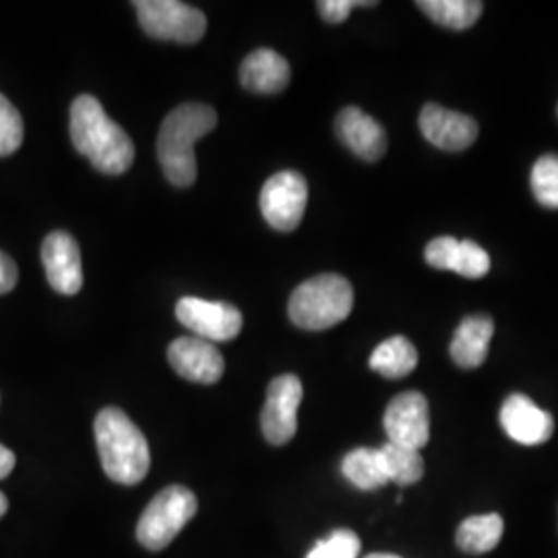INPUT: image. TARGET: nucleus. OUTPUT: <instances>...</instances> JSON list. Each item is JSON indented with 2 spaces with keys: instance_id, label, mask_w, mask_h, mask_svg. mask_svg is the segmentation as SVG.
<instances>
[{
  "instance_id": "7c9ffc66",
  "label": "nucleus",
  "mask_w": 558,
  "mask_h": 558,
  "mask_svg": "<svg viewBox=\"0 0 558 558\" xmlns=\"http://www.w3.org/2000/svg\"><path fill=\"white\" fill-rule=\"evenodd\" d=\"M7 511H9V499L0 493V518H2Z\"/></svg>"
},
{
  "instance_id": "393cba45",
  "label": "nucleus",
  "mask_w": 558,
  "mask_h": 558,
  "mask_svg": "<svg viewBox=\"0 0 558 558\" xmlns=\"http://www.w3.org/2000/svg\"><path fill=\"white\" fill-rule=\"evenodd\" d=\"M360 538L352 530H336L319 539L306 558H359Z\"/></svg>"
},
{
  "instance_id": "c756f323",
  "label": "nucleus",
  "mask_w": 558,
  "mask_h": 558,
  "mask_svg": "<svg viewBox=\"0 0 558 558\" xmlns=\"http://www.w3.org/2000/svg\"><path fill=\"white\" fill-rule=\"evenodd\" d=\"M15 468V453L0 445V480L7 478Z\"/></svg>"
},
{
  "instance_id": "f03ea898",
  "label": "nucleus",
  "mask_w": 558,
  "mask_h": 558,
  "mask_svg": "<svg viewBox=\"0 0 558 558\" xmlns=\"http://www.w3.org/2000/svg\"><path fill=\"white\" fill-rule=\"evenodd\" d=\"M216 124V110L199 101L182 104L163 119L158 135V160L166 179L174 186L186 189L197 180L195 143L211 133Z\"/></svg>"
},
{
  "instance_id": "2eb2a0df",
  "label": "nucleus",
  "mask_w": 558,
  "mask_h": 558,
  "mask_svg": "<svg viewBox=\"0 0 558 558\" xmlns=\"http://www.w3.org/2000/svg\"><path fill=\"white\" fill-rule=\"evenodd\" d=\"M336 133L339 141L360 160L379 161L387 151L385 129L356 106H348L339 112Z\"/></svg>"
},
{
  "instance_id": "aec40b11",
  "label": "nucleus",
  "mask_w": 558,
  "mask_h": 558,
  "mask_svg": "<svg viewBox=\"0 0 558 558\" xmlns=\"http://www.w3.org/2000/svg\"><path fill=\"white\" fill-rule=\"evenodd\" d=\"M341 474L360 490H377L389 482L380 449L368 447L350 451L341 461Z\"/></svg>"
},
{
  "instance_id": "412c9836",
  "label": "nucleus",
  "mask_w": 558,
  "mask_h": 558,
  "mask_svg": "<svg viewBox=\"0 0 558 558\" xmlns=\"http://www.w3.org/2000/svg\"><path fill=\"white\" fill-rule=\"evenodd\" d=\"M424 15L449 29H468L480 20L484 4L480 0H420Z\"/></svg>"
},
{
  "instance_id": "dca6fc26",
  "label": "nucleus",
  "mask_w": 558,
  "mask_h": 558,
  "mask_svg": "<svg viewBox=\"0 0 558 558\" xmlns=\"http://www.w3.org/2000/svg\"><path fill=\"white\" fill-rule=\"evenodd\" d=\"M290 77L288 60L269 48L251 52L240 66V83L255 94H279L288 87Z\"/></svg>"
},
{
  "instance_id": "20e7f679",
  "label": "nucleus",
  "mask_w": 558,
  "mask_h": 558,
  "mask_svg": "<svg viewBox=\"0 0 558 558\" xmlns=\"http://www.w3.org/2000/svg\"><path fill=\"white\" fill-rule=\"evenodd\" d=\"M354 306V288L338 274H323L300 283L288 313L292 323L306 331H323L348 319Z\"/></svg>"
},
{
  "instance_id": "7ed1b4c3",
  "label": "nucleus",
  "mask_w": 558,
  "mask_h": 558,
  "mask_svg": "<svg viewBox=\"0 0 558 558\" xmlns=\"http://www.w3.org/2000/svg\"><path fill=\"white\" fill-rule=\"evenodd\" d=\"M94 428L106 476L124 486L140 484L149 472L151 456L137 424L119 408H104Z\"/></svg>"
},
{
  "instance_id": "a211bd4d",
  "label": "nucleus",
  "mask_w": 558,
  "mask_h": 558,
  "mask_svg": "<svg viewBox=\"0 0 558 558\" xmlns=\"http://www.w3.org/2000/svg\"><path fill=\"white\" fill-rule=\"evenodd\" d=\"M368 364L385 379H403L418 366V350L410 339L396 336L377 345Z\"/></svg>"
},
{
  "instance_id": "f3484780",
  "label": "nucleus",
  "mask_w": 558,
  "mask_h": 558,
  "mask_svg": "<svg viewBox=\"0 0 558 558\" xmlns=\"http://www.w3.org/2000/svg\"><path fill=\"white\" fill-rule=\"evenodd\" d=\"M495 336V320L488 315H472L459 323L451 339V359L459 368L472 371L484 364L488 356L490 339Z\"/></svg>"
},
{
  "instance_id": "2f4dec72",
  "label": "nucleus",
  "mask_w": 558,
  "mask_h": 558,
  "mask_svg": "<svg viewBox=\"0 0 558 558\" xmlns=\"http://www.w3.org/2000/svg\"><path fill=\"white\" fill-rule=\"evenodd\" d=\"M364 558H401L396 557V555H385V553H375V555H368V557Z\"/></svg>"
},
{
  "instance_id": "f8f14e48",
  "label": "nucleus",
  "mask_w": 558,
  "mask_h": 558,
  "mask_svg": "<svg viewBox=\"0 0 558 558\" xmlns=\"http://www.w3.org/2000/svg\"><path fill=\"white\" fill-rule=\"evenodd\" d=\"M41 263L52 290L75 296L83 286V267L77 240L69 232H52L41 244Z\"/></svg>"
},
{
  "instance_id": "a878e982",
  "label": "nucleus",
  "mask_w": 558,
  "mask_h": 558,
  "mask_svg": "<svg viewBox=\"0 0 558 558\" xmlns=\"http://www.w3.org/2000/svg\"><path fill=\"white\" fill-rule=\"evenodd\" d=\"M23 143L20 110L0 94V158L15 154Z\"/></svg>"
},
{
  "instance_id": "9d476101",
  "label": "nucleus",
  "mask_w": 558,
  "mask_h": 558,
  "mask_svg": "<svg viewBox=\"0 0 558 558\" xmlns=\"http://www.w3.org/2000/svg\"><path fill=\"white\" fill-rule=\"evenodd\" d=\"M383 424L389 442L420 451L430 439L428 401L420 391L399 393L389 401Z\"/></svg>"
},
{
  "instance_id": "4be33fe9",
  "label": "nucleus",
  "mask_w": 558,
  "mask_h": 558,
  "mask_svg": "<svg viewBox=\"0 0 558 558\" xmlns=\"http://www.w3.org/2000/svg\"><path fill=\"white\" fill-rule=\"evenodd\" d=\"M380 456L387 478L389 482H396L398 486H412L424 476V459L416 449L387 442L380 447Z\"/></svg>"
},
{
  "instance_id": "f257e3e1",
  "label": "nucleus",
  "mask_w": 558,
  "mask_h": 558,
  "mask_svg": "<svg viewBox=\"0 0 558 558\" xmlns=\"http://www.w3.org/2000/svg\"><path fill=\"white\" fill-rule=\"evenodd\" d=\"M71 140L81 156L101 174H124L135 160V145L110 119L94 96H80L71 106Z\"/></svg>"
},
{
  "instance_id": "6e6552de",
  "label": "nucleus",
  "mask_w": 558,
  "mask_h": 558,
  "mask_svg": "<svg viewBox=\"0 0 558 558\" xmlns=\"http://www.w3.org/2000/svg\"><path fill=\"white\" fill-rule=\"evenodd\" d=\"M302 383L296 375H281L267 387V399L260 412V430L267 442L281 447L294 439L299 430Z\"/></svg>"
},
{
  "instance_id": "423d86ee",
  "label": "nucleus",
  "mask_w": 558,
  "mask_h": 558,
  "mask_svg": "<svg viewBox=\"0 0 558 558\" xmlns=\"http://www.w3.org/2000/svg\"><path fill=\"white\" fill-rule=\"evenodd\" d=\"M141 27L156 40L195 44L207 29V20L197 7L180 0H137Z\"/></svg>"
},
{
  "instance_id": "39448f33",
  "label": "nucleus",
  "mask_w": 558,
  "mask_h": 558,
  "mask_svg": "<svg viewBox=\"0 0 558 558\" xmlns=\"http://www.w3.org/2000/svg\"><path fill=\"white\" fill-rule=\"evenodd\" d=\"M197 497L184 486H168L145 507L137 523V539L147 550H163L195 518Z\"/></svg>"
},
{
  "instance_id": "9b49d317",
  "label": "nucleus",
  "mask_w": 558,
  "mask_h": 558,
  "mask_svg": "<svg viewBox=\"0 0 558 558\" xmlns=\"http://www.w3.org/2000/svg\"><path fill=\"white\" fill-rule=\"evenodd\" d=\"M420 131L435 147L442 151H465L478 140V122L461 114L447 110L439 104H426L420 112Z\"/></svg>"
},
{
  "instance_id": "ddd939ff",
  "label": "nucleus",
  "mask_w": 558,
  "mask_h": 558,
  "mask_svg": "<svg viewBox=\"0 0 558 558\" xmlns=\"http://www.w3.org/2000/svg\"><path fill=\"white\" fill-rule=\"evenodd\" d=\"M168 360L182 379L199 385L218 383L226 368L220 350L201 338L174 339L168 348Z\"/></svg>"
},
{
  "instance_id": "4468645a",
  "label": "nucleus",
  "mask_w": 558,
  "mask_h": 558,
  "mask_svg": "<svg viewBox=\"0 0 558 558\" xmlns=\"http://www.w3.org/2000/svg\"><path fill=\"white\" fill-rule=\"evenodd\" d=\"M500 426L519 445H542L555 433V418L523 393H513L500 408Z\"/></svg>"
},
{
  "instance_id": "1a4fd4ad",
  "label": "nucleus",
  "mask_w": 558,
  "mask_h": 558,
  "mask_svg": "<svg viewBox=\"0 0 558 558\" xmlns=\"http://www.w3.org/2000/svg\"><path fill=\"white\" fill-rule=\"evenodd\" d=\"M177 317L197 338L207 341H232L242 331V313L228 302L186 296L177 304Z\"/></svg>"
},
{
  "instance_id": "c85d7f7f",
  "label": "nucleus",
  "mask_w": 558,
  "mask_h": 558,
  "mask_svg": "<svg viewBox=\"0 0 558 558\" xmlns=\"http://www.w3.org/2000/svg\"><path fill=\"white\" fill-rule=\"evenodd\" d=\"M17 279H20V269L15 260L0 251V296L9 294L17 286Z\"/></svg>"
},
{
  "instance_id": "0eeeda50",
  "label": "nucleus",
  "mask_w": 558,
  "mask_h": 558,
  "mask_svg": "<svg viewBox=\"0 0 558 558\" xmlns=\"http://www.w3.org/2000/svg\"><path fill=\"white\" fill-rule=\"evenodd\" d=\"M308 203L306 179L294 172L283 170L274 174L263 184L260 191V214L265 221L279 232H292L304 218Z\"/></svg>"
},
{
  "instance_id": "bb28decb",
  "label": "nucleus",
  "mask_w": 558,
  "mask_h": 558,
  "mask_svg": "<svg viewBox=\"0 0 558 558\" xmlns=\"http://www.w3.org/2000/svg\"><path fill=\"white\" fill-rule=\"evenodd\" d=\"M458 244L459 240L453 236H439V239L430 240L424 251V259L430 267H435L439 271H451L456 253H458Z\"/></svg>"
},
{
  "instance_id": "5701e85b",
  "label": "nucleus",
  "mask_w": 558,
  "mask_h": 558,
  "mask_svg": "<svg viewBox=\"0 0 558 558\" xmlns=\"http://www.w3.org/2000/svg\"><path fill=\"white\" fill-rule=\"evenodd\" d=\"M532 191L539 205L558 209V156H542L532 168Z\"/></svg>"
},
{
  "instance_id": "6ab92c4d",
  "label": "nucleus",
  "mask_w": 558,
  "mask_h": 558,
  "mask_svg": "<svg viewBox=\"0 0 558 558\" xmlns=\"http://www.w3.org/2000/svg\"><path fill=\"white\" fill-rule=\"evenodd\" d=\"M505 532V521L497 513L488 515H474L468 518L459 525L458 546L465 555H486L499 546Z\"/></svg>"
},
{
  "instance_id": "b1692460",
  "label": "nucleus",
  "mask_w": 558,
  "mask_h": 558,
  "mask_svg": "<svg viewBox=\"0 0 558 558\" xmlns=\"http://www.w3.org/2000/svg\"><path fill=\"white\" fill-rule=\"evenodd\" d=\"M451 271L470 279L484 278L490 271L488 253L472 240H459Z\"/></svg>"
},
{
  "instance_id": "cd10ccee",
  "label": "nucleus",
  "mask_w": 558,
  "mask_h": 558,
  "mask_svg": "<svg viewBox=\"0 0 558 558\" xmlns=\"http://www.w3.org/2000/svg\"><path fill=\"white\" fill-rule=\"evenodd\" d=\"M377 2H356V0H320L319 13L327 23H343L350 17L354 7H375Z\"/></svg>"
}]
</instances>
